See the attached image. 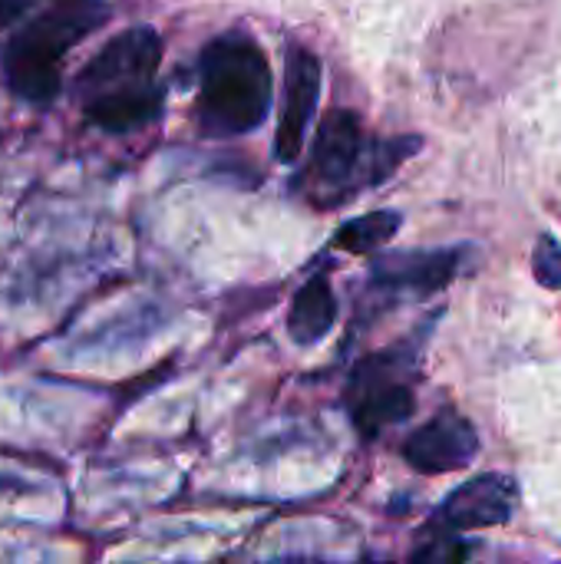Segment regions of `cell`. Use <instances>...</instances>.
I'll list each match as a JSON object with an SVG mask.
<instances>
[{
    "instance_id": "1",
    "label": "cell",
    "mask_w": 561,
    "mask_h": 564,
    "mask_svg": "<svg viewBox=\"0 0 561 564\" xmlns=\"http://www.w3.org/2000/svg\"><path fill=\"white\" fill-rule=\"evenodd\" d=\"M159 63L162 36L152 26H129L112 36L73 83L89 122L116 135L152 122L162 112Z\"/></svg>"
},
{
    "instance_id": "2",
    "label": "cell",
    "mask_w": 561,
    "mask_h": 564,
    "mask_svg": "<svg viewBox=\"0 0 561 564\" xmlns=\"http://www.w3.org/2000/svg\"><path fill=\"white\" fill-rule=\"evenodd\" d=\"M271 109V66L248 33H222L198 56V126L212 139L255 132Z\"/></svg>"
},
{
    "instance_id": "3",
    "label": "cell",
    "mask_w": 561,
    "mask_h": 564,
    "mask_svg": "<svg viewBox=\"0 0 561 564\" xmlns=\"http://www.w3.org/2000/svg\"><path fill=\"white\" fill-rule=\"evenodd\" d=\"M420 145H423L420 135L370 142L354 112L334 109L321 122L301 185L311 192L317 205L334 208L344 198H354L360 188L387 182L400 169V162L420 152Z\"/></svg>"
},
{
    "instance_id": "4",
    "label": "cell",
    "mask_w": 561,
    "mask_h": 564,
    "mask_svg": "<svg viewBox=\"0 0 561 564\" xmlns=\"http://www.w3.org/2000/svg\"><path fill=\"white\" fill-rule=\"evenodd\" d=\"M106 20V0H53L40 17L17 30L0 53L10 89L26 102H50L60 93L63 56Z\"/></svg>"
},
{
    "instance_id": "5",
    "label": "cell",
    "mask_w": 561,
    "mask_h": 564,
    "mask_svg": "<svg viewBox=\"0 0 561 564\" xmlns=\"http://www.w3.org/2000/svg\"><path fill=\"white\" fill-rule=\"evenodd\" d=\"M420 344L407 340L367 357L350 377V416L364 440H377L413 413V377Z\"/></svg>"
},
{
    "instance_id": "6",
    "label": "cell",
    "mask_w": 561,
    "mask_h": 564,
    "mask_svg": "<svg viewBox=\"0 0 561 564\" xmlns=\"http://www.w3.org/2000/svg\"><path fill=\"white\" fill-rule=\"evenodd\" d=\"M473 261L470 245L460 248H413V251H387L374 261L370 281L387 294H413L430 297L450 288Z\"/></svg>"
},
{
    "instance_id": "7",
    "label": "cell",
    "mask_w": 561,
    "mask_h": 564,
    "mask_svg": "<svg viewBox=\"0 0 561 564\" xmlns=\"http://www.w3.org/2000/svg\"><path fill=\"white\" fill-rule=\"evenodd\" d=\"M324 69L321 59L304 46H288V69H284V99L274 132V155L278 162L291 165L301 155L308 126L317 112Z\"/></svg>"
},
{
    "instance_id": "8",
    "label": "cell",
    "mask_w": 561,
    "mask_h": 564,
    "mask_svg": "<svg viewBox=\"0 0 561 564\" xmlns=\"http://www.w3.org/2000/svg\"><path fill=\"white\" fill-rule=\"evenodd\" d=\"M479 453V433L456 410L436 413L430 423L413 430L403 440V459L423 476H443L466 469Z\"/></svg>"
},
{
    "instance_id": "9",
    "label": "cell",
    "mask_w": 561,
    "mask_h": 564,
    "mask_svg": "<svg viewBox=\"0 0 561 564\" xmlns=\"http://www.w3.org/2000/svg\"><path fill=\"white\" fill-rule=\"evenodd\" d=\"M519 506V489L509 476L503 473H486L470 482H463L440 509L433 519V529L446 532H476V529H493L506 525Z\"/></svg>"
},
{
    "instance_id": "10",
    "label": "cell",
    "mask_w": 561,
    "mask_h": 564,
    "mask_svg": "<svg viewBox=\"0 0 561 564\" xmlns=\"http://www.w3.org/2000/svg\"><path fill=\"white\" fill-rule=\"evenodd\" d=\"M334 321H337V297H334L331 278L327 274H314L308 284H301V291L291 301L288 334H291L294 344L314 347V344H321L331 334Z\"/></svg>"
},
{
    "instance_id": "11",
    "label": "cell",
    "mask_w": 561,
    "mask_h": 564,
    "mask_svg": "<svg viewBox=\"0 0 561 564\" xmlns=\"http://www.w3.org/2000/svg\"><path fill=\"white\" fill-rule=\"evenodd\" d=\"M403 225V215L400 212H370V215H360L354 221H347L337 235H334V248H344L350 254H367V251H380L384 245L393 241V235L400 231Z\"/></svg>"
},
{
    "instance_id": "12",
    "label": "cell",
    "mask_w": 561,
    "mask_h": 564,
    "mask_svg": "<svg viewBox=\"0 0 561 564\" xmlns=\"http://www.w3.org/2000/svg\"><path fill=\"white\" fill-rule=\"evenodd\" d=\"M532 271L536 281L549 291H561V241L552 235H542L532 251Z\"/></svg>"
},
{
    "instance_id": "13",
    "label": "cell",
    "mask_w": 561,
    "mask_h": 564,
    "mask_svg": "<svg viewBox=\"0 0 561 564\" xmlns=\"http://www.w3.org/2000/svg\"><path fill=\"white\" fill-rule=\"evenodd\" d=\"M440 532L443 535L427 539V545L413 552V562H463V558H470V545L463 539H456V532H446V529H440Z\"/></svg>"
},
{
    "instance_id": "14",
    "label": "cell",
    "mask_w": 561,
    "mask_h": 564,
    "mask_svg": "<svg viewBox=\"0 0 561 564\" xmlns=\"http://www.w3.org/2000/svg\"><path fill=\"white\" fill-rule=\"evenodd\" d=\"M33 3H36V0H0V30L10 26V23H17Z\"/></svg>"
}]
</instances>
